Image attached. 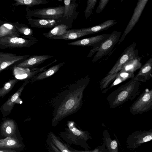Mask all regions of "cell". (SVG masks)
<instances>
[{
    "mask_svg": "<svg viewBox=\"0 0 152 152\" xmlns=\"http://www.w3.org/2000/svg\"><path fill=\"white\" fill-rule=\"evenodd\" d=\"M88 75L66 86L53 99L52 124L76 112L82 107L83 92L89 82Z\"/></svg>",
    "mask_w": 152,
    "mask_h": 152,
    "instance_id": "1",
    "label": "cell"
},
{
    "mask_svg": "<svg viewBox=\"0 0 152 152\" xmlns=\"http://www.w3.org/2000/svg\"><path fill=\"white\" fill-rule=\"evenodd\" d=\"M141 82L134 77L108 95L106 99L110 108H115L133 100L141 92Z\"/></svg>",
    "mask_w": 152,
    "mask_h": 152,
    "instance_id": "2",
    "label": "cell"
},
{
    "mask_svg": "<svg viewBox=\"0 0 152 152\" xmlns=\"http://www.w3.org/2000/svg\"><path fill=\"white\" fill-rule=\"evenodd\" d=\"M136 43L134 42L128 47L121 54L116 63L99 83L100 89H106L115 77L123 65L130 60L138 56V50L135 49Z\"/></svg>",
    "mask_w": 152,
    "mask_h": 152,
    "instance_id": "3",
    "label": "cell"
},
{
    "mask_svg": "<svg viewBox=\"0 0 152 152\" xmlns=\"http://www.w3.org/2000/svg\"><path fill=\"white\" fill-rule=\"evenodd\" d=\"M65 11L64 6L44 8L30 10L27 7V18L34 16L40 19L57 20L63 17Z\"/></svg>",
    "mask_w": 152,
    "mask_h": 152,
    "instance_id": "4",
    "label": "cell"
},
{
    "mask_svg": "<svg viewBox=\"0 0 152 152\" xmlns=\"http://www.w3.org/2000/svg\"><path fill=\"white\" fill-rule=\"evenodd\" d=\"M152 109V89L146 88L129 107L131 113L142 114Z\"/></svg>",
    "mask_w": 152,
    "mask_h": 152,
    "instance_id": "5",
    "label": "cell"
},
{
    "mask_svg": "<svg viewBox=\"0 0 152 152\" xmlns=\"http://www.w3.org/2000/svg\"><path fill=\"white\" fill-rule=\"evenodd\" d=\"M39 40L30 39L20 37L8 36L0 37V49L13 48H29L37 42Z\"/></svg>",
    "mask_w": 152,
    "mask_h": 152,
    "instance_id": "6",
    "label": "cell"
},
{
    "mask_svg": "<svg viewBox=\"0 0 152 152\" xmlns=\"http://www.w3.org/2000/svg\"><path fill=\"white\" fill-rule=\"evenodd\" d=\"M121 34V32L117 31H114L110 34L109 37L102 43L91 61L96 62L110 52L118 42Z\"/></svg>",
    "mask_w": 152,
    "mask_h": 152,
    "instance_id": "7",
    "label": "cell"
},
{
    "mask_svg": "<svg viewBox=\"0 0 152 152\" xmlns=\"http://www.w3.org/2000/svg\"><path fill=\"white\" fill-rule=\"evenodd\" d=\"M152 139V129L137 130L128 137L126 141L127 148L130 150H134Z\"/></svg>",
    "mask_w": 152,
    "mask_h": 152,
    "instance_id": "8",
    "label": "cell"
},
{
    "mask_svg": "<svg viewBox=\"0 0 152 152\" xmlns=\"http://www.w3.org/2000/svg\"><path fill=\"white\" fill-rule=\"evenodd\" d=\"M148 0H139L134 9L133 15L125 30L121 38L118 41L121 43L125 38L126 35L131 31L138 22Z\"/></svg>",
    "mask_w": 152,
    "mask_h": 152,
    "instance_id": "9",
    "label": "cell"
},
{
    "mask_svg": "<svg viewBox=\"0 0 152 152\" xmlns=\"http://www.w3.org/2000/svg\"><path fill=\"white\" fill-rule=\"evenodd\" d=\"M29 56L28 55H18L16 54L0 52V72L12 64L24 61Z\"/></svg>",
    "mask_w": 152,
    "mask_h": 152,
    "instance_id": "10",
    "label": "cell"
},
{
    "mask_svg": "<svg viewBox=\"0 0 152 152\" xmlns=\"http://www.w3.org/2000/svg\"><path fill=\"white\" fill-rule=\"evenodd\" d=\"M56 61L57 60L55 59L51 63L41 68H34L31 69L29 68H23L15 66L13 68V74L15 78L18 80L32 78L39 72L42 71L45 68Z\"/></svg>",
    "mask_w": 152,
    "mask_h": 152,
    "instance_id": "11",
    "label": "cell"
},
{
    "mask_svg": "<svg viewBox=\"0 0 152 152\" xmlns=\"http://www.w3.org/2000/svg\"><path fill=\"white\" fill-rule=\"evenodd\" d=\"M110 36V34H104L69 42L66 44L69 45L81 46H92L104 41Z\"/></svg>",
    "mask_w": 152,
    "mask_h": 152,
    "instance_id": "12",
    "label": "cell"
},
{
    "mask_svg": "<svg viewBox=\"0 0 152 152\" xmlns=\"http://www.w3.org/2000/svg\"><path fill=\"white\" fill-rule=\"evenodd\" d=\"M53 57L48 55L31 56L24 61L19 63L15 66L23 68H34Z\"/></svg>",
    "mask_w": 152,
    "mask_h": 152,
    "instance_id": "13",
    "label": "cell"
},
{
    "mask_svg": "<svg viewBox=\"0 0 152 152\" xmlns=\"http://www.w3.org/2000/svg\"><path fill=\"white\" fill-rule=\"evenodd\" d=\"M28 24L33 27L38 28H51L61 24V19L52 20L43 19L27 18Z\"/></svg>",
    "mask_w": 152,
    "mask_h": 152,
    "instance_id": "14",
    "label": "cell"
},
{
    "mask_svg": "<svg viewBox=\"0 0 152 152\" xmlns=\"http://www.w3.org/2000/svg\"><path fill=\"white\" fill-rule=\"evenodd\" d=\"M152 58L148 59L140 69L134 78L140 82H146L152 77Z\"/></svg>",
    "mask_w": 152,
    "mask_h": 152,
    "instance_id": "15",
    "label": "cell"
},
{
    "mask_svg": "<svg viewBox=\"0 0 152 152\" xmlns=\"http://www.w3.org/2000/svg\"><path fill=\"white\" fill-rule=\"evenodd\" d=\"M118 21L115 20H109L97 25L86 28L77 29L83 32H87L92 34L105 30L116 24Z\"/></svg>",
    "mask_w": 152,
    "mask_h": 152,
    "instance_id": "16",
    "label": "cell"
},
{
    "mask_svg": "<svg viewBox=\"0 0 152 152\" xmlns=\"http://www.w3.org/2000/svg\"><path fill=\"white\" fill-rule=\"evenodd\" d=\"M65 63V62H61L46 70L39 72L32 78L31 82L40 81L52 76L57 72Z\"/></svg>",
    "mask_w": 152,
    "mask_h": 152,
    "instance_id": "17",
    "label": "cell"
},
{
    "mask_svg": "<svg viewBox=\"0 0 152 152\" xmlns=\"http://www.w3.org/2000/svg\"><path fill=\"white\" fill-rule=\"evenodd\" d=\"M6 36L21 37L13 23H5L0 26V37Z\"/></svg>",
    "mask_w": 152,
    "mask_h": 152,
    "instance_id": "18",
    "label": "cell"
},
{
    "mask_svg": "<svg viewBox=\"0 0 152 152\" xmlns=\"http://www.w3.org/2000/svg\"><path fill=\"white\" fill-rule=\"evenodd\" d=\"M134 77V73L122 70H120L118 72L115 77L107 88L103 93H106L108 90L113 87L128 79H131Z\"/></svg>",
    "mask_w": 152,
    "mask_h": 152,
    "instance_id": "19",
    "label": "cell"
},
{
    "mask_svg": "<svg viewBox=\"0 0 152 152\" xmlns=\"http://www.w3.org/2000/svg\"><path fill=\"white\" fill-rule=\"evenodd\" d=\"M103 143L109 152H118V142L115 139H111L109 133L106 130L103 133Z\"/></svg>",
    "mask_w": 152,
    "mask_h": 152,
    "instance_id": "20",
    "label": "cell"
},
{
    "mask_svg": "<svg viewBox=\"0 0 152 152\" xmlns=\"http://www.w3.org/2000/svg\"><path fill=\"white\" fill-rule=\"evenodd\" d=\"M29 81L25 82L18 89L3 105V109L6 111H10L12 109L14 104L17 103V101L19 99V97L24 89L25 86Z\"/></svg>",
    "mask_w": 152,
    "mask_h": 152,
    "instance_id": "21",
    "label": "cell"
},
{
    "mask_svg": "<svg viewBox=\"0 0 152 152\" xmlns=\"http://www.w3.org/2000/svg\"><path fill=\"white\" fill-rule=\"evenodd\" d=\"M90 34L87 32L81 31L77 29H73L68 30L67 32L61 36L53 37L51 39H63L66 40L74 39L79 37Z\"/></svg>",
    "mask_w": 152,
    "mask_h": 152,
    "instance_id": "22",
    "label": "cell"
},
{
    "mask_svg": "<svg viewBox=\"0 0 152 152\" xmlns=\"http://www.w3.org/2000/svg\"><path fill=\"white\" fill-rule=\"evenodd\" d=\"M68 26L66 24L58 25L47 32L43 33V35L47 38L51 39L55 37H58L66 33Z\"/></svg>",
    "mask_w": 152,
    "mask_h": 152,
    "instance_id": "23",
    "label": "cell"
},
{
    "mask_svg": "<svg viewBox=\"0 0 152 152\" xmlns=\"http://www.w3.org/2000/svg\"><path fill=\"white\" fill-rule=\"evenodd\" d=\"M13 23L20 35H22V38L30 39H37L34 37L33 30L28 26L18 23Z\"/></svg>",
    "mask_w": 152,
    "mask_h": 152,
    "instance_id": "24",
    "label": "cell"
},
{
    "mask_svg": "<svg viewBox=\"0 0 152 152\" xmlns=\"http://www.w3.org/2000/svg\"><path fill=\"white\" fill-rule=\"evenodd\" d=\"M16 129V126L14 121L12 120H7L4 121L1 126V133L4 137H11Z\"/></svg>",
    "mask_w": 152,
    "mask_h": 152,
    "instance_id": "25",
    "label": "cell"
},
{
    "mask_svg": "<svg viewBox=\"0 0 152 152\" xmlns=\"http://www.w3.org/2000/svg\"><path fill=\"white\" fill-rule=\"evenodd\" d=\"M141 57L138 56L130 60L123 65L121 70L134 73L141 67Z\"/></svg>",
    "mask_w": 152,
    "mask_h": 152,
    "instance_id": "26",
    "label": "cell"
},
{
    "mask_svg": "<svg viewBox=\"0 0 152 152\" xmlns=\"http://www.w3.org/2000/svg\"><path fill=\"white\" fill-rule=\"evenodd\" d=\"M22 145L18 141L11 137H7L0 140V149H17L20 148Z\"/></svg>",
    "mask_w": 152,
    "mask_h": 152,
    "instance_id": "27",
    "label": "cell"
},
{
    "mask_svg": "<svg viewBox=\"0 0 152 152\" xmlns=\"http://www.w3.org/2000/svg\"><path fill=\"white\" fill-rule=\"evenodd\" d=\"M15 2L12 4V6L26 5L29 7L39 4H45L49 2L46 0H14Z\"/></svg>",
    "mask_w": 152,
    "mask_h": 152,
    "instance_id": "28",
    "label": "cell"
},
{
    "mask_svg": "<svg viewBox=\"0 0 152 152\" xmlns=\"http://www.w3.org/2000/svg\"><path fill=\"white\" fill-rule=\"evenodd\" d=\"M64 3L65 11L62 17L65 18L72 15L74 10L75 11L76 5L75 2H72V1L71 0H65Z\"/></svg>",
    "mask_w": 152,
    "mask_h": 152,
    "instance_id": "29",
    "label": "cell"
},
{
    "mask_svg": "<svg viewBox=\"0 0 152 152\" xmlns=\"http://www.w3.org/2000/svg\"><path fill=\"white\" fill-rule=\"evenodd\" d=\"M68 126L70 130L75 135L78 136L85 140H87L88 138V133L81 131L76 128L74 125V123L72 121L68 123Z\"/></svg>",
    "mask_w": 152,
    "mask_h": 152,
    "instance_id": "30",
    "label": "cell"
},
{
    "mask_svg": "<svg viewBox=\"0 0 152 152\" xmlns=\"http://www.w3.org/2000/svg\"><path fill=\"white\" fill-rule=\"evenodd\" d=\"M17 80L12 79L7 83L0 89V97H3L9 92L17 82Z\"/></svg>",
    "mask_w": 152,
    "mask_h": 152,
    "instance_id": "31",
    "label": "cell"
},
{
    "mask_svg": "<svg viewBox=\"0 0 152 152\" xmlns=\"http://www.w3.org/2000/svg\"><path fill=\"white\" fill-rule=\"evenodd\" d=\"M97 1V0H88L87 1V6L84 11L86 19L91 14Z\"/></svg>",
    "mask_w": 152,
    "mask_h": 152,
    "instance_id": "32",
    "label": "cell"
},
{
    "mask_svg": "<svg viewBox=\"0 0 152 152\" xmlns=\"http://www.w3.org/2000/svg\"><path fill=\"white\" fill-rule=\"evenodd\" d=\"M51 137L52 141L61 151V152H72L69 151L53 134H51Z\"/></svg>",
    "mask_w": 152,
    "mask_h": 152,
    "instance_id": "33",
    "label": "cell"
},
{
    "mask_svg": "<svg viewBox=\"0 0 152 152\" xmlns=\"http://www.w3.org/2000/svg\"><path fill=\"white\" fill-rule=\"evenodd\" d=\"M110 0H100L96 10V13L98 14L102 12L109 1Z\"/></svg>",
    "mask_w": 152,
    "mask_h": 152,
    "instance_id": "34",
    "label": "cell"
},
{
    "mask_svg": "<svg viewBox=\"0 0 152 152\" xmlns=\"http://www.w3.org/2000/svg\"><path fill=\"white\" fill-rule=\"evenodd\" d=\"M101 42L99 43L96 45L93 46V48L91 50L87 57H91L94 54L96 51H97L100 47L102 43L103 42Z\"/></svg>",
    "mask_w": 152,
    "mask_h": 152,
    "instance_id": "35",
    "label": "cell"
},
{
    "mask_svg": "<svg viewBox=\"0 0 152 152\" xmlns=\"http://www.w3.org/2000/svg\"><path fill=\"white\" fill-rule=\"evenodd\" d=\"M102 145L99 146L93 150L88 151H73L72 152H101Z\"/></svg>",
    "mask_w": 152,
    "mask_h": 152,
    "instance_id": "36",
    "label": "cell"
},
{
    "mask_svg": "<svg viewBox=\"0 0 152 152\" xmlns=\"http://www.w3.org/2000/svg\"><path fill=\"white\" fill-rule=\"evenodd\" d=\"M0 152H16V151L10 149H0Z\"/></svg>",
    "mask_w": 152,
    "mask_h": 152,
    "instance_id": "37",
    "label": "cell"
},
{
    "mask_svg": "<svg viewBox=\"0 0 152 152\" xmlns=\"http://www.w3.org/2000/svg\"><path fill=\"white\" fill-rule=\"evenodd\" d=\"M101 145L102 147L101 152H109L106 148L104 144L103 143V144Z\"/></svg>",
    "mask_w": 152,
    "mask_h": 152,
    "instance_id": "38",
    "label": "cell"
},
{
    "mask_svg": "<svg viewBox=\"0 0 152 152\" xmlns=\"http://www.w3.org/2000/svg\"><path fill=\"white\" fill-rule=\"evenodd\" d=\"M51 145L55 152H61L59 150L55 147L54 145H53L52 143H51Z\"/></svg>",
    "mask_w": 152,
    "mask_h": 152,
    "instance_id": "39",
    "label": "cell"
}]
</instances>
